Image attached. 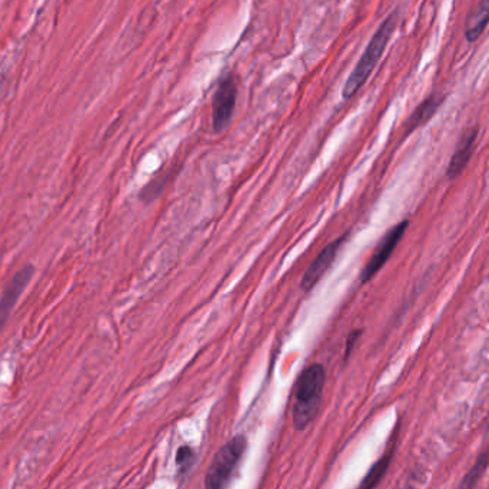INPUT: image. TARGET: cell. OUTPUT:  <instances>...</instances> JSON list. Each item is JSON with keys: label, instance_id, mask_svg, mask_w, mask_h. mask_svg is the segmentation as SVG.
<instances>
[{"label": "cell", "instance_id": "7", "mask_svg": "<svg viewBox=\"0 0 489 489\" xmlns=\"http://www.w3.org/2000/svg\"><path fill=\"white\" fill-rule=\"evenodd\" d=\"M345 238L346 236H341V238L332 241L331 244H326L325 248L319 252V255L314 259L309 268L306 269L305 275L302 276L301 288L304 291L311 292L312 289L318 285L321 279L331 268L332 264L335 262L342 242Z\"/></svg>", "mask_w": 489, "mask_h": 489}, {"label": "cell", "instance_id": "3", "mask_svg": "<svg viewBox=\"0 0 489 489\" xmlns=\"http://www.w3.org/2000/svg\"><path fill=\"white\" fill-rule=\"evenodd\" d=\"M246 451V438L236 435L215 454L205 475V489H228Z\"/></svg>", "mask_w": 489, "mask_h": 489}, {"label": "cell", "instance_id": "6", "mask_svg": "<svg viewBox=\"0 0 489 489\" xmlns=\"http://www.w3.org/2000/svg\"><path fill=\"white\" fill-rule=\"evenodd\" d=\"M34 274L35 268L32 265H26L25 268L19 269L15 274L14 278L9 281L4 292H2V295H0V332L11 318L17 301H19L25 289L29 285Z\"/></svg>", "mask_w": 489, "mask_h": 489}, {"label": "cell", "instance_id": "5", "mask_svg": "<svg viewBox=\"0 0 489 489\" xmlns=\"http://www.w3.org/2000/svg\"><path fill=\"white\" fill-rule=\"evenodd\" d=\"M408 226L409 221H403L386 232L383 241L379 242L378 246L374 251L373 256H371L365 268L362 271L361 281L364 284L371 281L384 268V265H385L388 259L393 255L394 251L398 248L399 242L403 241L404 235H405Z\"/></svg>", "mask_w": 489, "mask_h": 489}, {"label": "cell", "instance_id": "11", "mask_svg": "<svg viewBox=\"0 0 489 489\" xmlns=\"http://www.w3.org/2000/svg\"><path fill=\"white\" fill-rule=\"evenodd\" d=\"M443 101V97L433 95V96H429L423 104L419 105L415 111H414V114L409 116L408 132H414L419 126L425 125L435 115V112L438 111Z\"/></svg>", "mask_w": 489, "mask_h": 489}, {"label": "cell", "instance_id": "4", "mask_svg": "<svg viewBox=\"0 0 489 489\" xmlns=\"http://www.w3.org/2000/svg\"><path fill=\"white\" fill-rule=\"evenodd\" d=\"M238 97V85L234 75L222 77L212 101V126L215 132L228 128Z\"/></svg>", "mask_w": 489, "mask_h": 489}, {"label": "cell", "instance_id": "8", "mask_svg": "<svg viewBox=\"0 0 489 489\" xmlns=\"http://www.w3.org/2000/svg\"><path fill=\"white\" fill-rule=\"evenodd\" d=\"M476 138H478V129L473 128L468 129L463 135V138L459 139L455 154H454L453 159L449 162L448 171H446V176L449 179L456 178V176L463 174L464 169L466 168V165L473 158Z\"/></svg>", "mask_w": 489, "mask_h": 489}, {"label": "cell", "instance_id": "2", "mask_svg": "<svg viewBox=\"0 0 489 489\" xmlns=\"http://www.w3.org/2000/svg\"><path fill=\"white\" fill-rule=\"evenodd\" d=\"M398 22L399 12L395 11L389 15L385 21L381 24V26L378 27V31L375 32L373 39L366 46L365 52L362 54L361 59L356 64L355 69L352 71L351 76L348 77V81L344 85L342 97L345 101L355 96L361 91V87L368 82L369 76L373 75L376 65L381 61V57H383L396 26H398Z\"/></svg>", "mask_w": 489, "mask_h": 489}, {"label": "cell", "instance_id": "14", "mask_svg": "<svg viewBox=\"0 0 489 489\" xmlns=\"http://www.w3.org/2000/svg\"><path fill=\"white\" fill-rule=\"evenodd\" d=\"M359 336H361V331L351 332L346 339L345 359L351 356L352 351L355 348L356 342H358Z\"/></svg>", "mask_w": 489, "mask_h": 489}, {"label": "cell", "instance_id": "10", "mask_svg": "<svg viewBox=\"0 0 489 489\" xmlns=\"http://www.w3.org/2000/svg\"><path fill=\"white\" fill-rule=\"evenodd\" d=\"M489 25V0H483L469 15L465 25V37L469 44L478 41Z\"/></svg>", "mask_w": 489, "mask_h": 489}, {"label": "cell", "instance_id": "12", "mask_svg": "<svg viewBox=\"0 0 489 489\" xmlns=\"http://www.w3.org/2000/svg\"><path fill=\"white\" fill-rule=\"evenodd\" d=\"M489 466V444L484 448L483 453L479 454L474 465L469 469L468 474L464 476L463 481L459 484L456 489H474L478 484L481 476L485 474L486 468Z\"/></svg>", "mask_w": 489, "mask_h": 489}, {"label": "cell", "instance_id": "9", "mask_svg": "<svg viewBox=\"0 0 489 489\" xmlns=\"http://www.w3.org/2000/svg\"><path fill=\"white\" fill-rule=\"evenodd\" d=\"M398 431V429H396ZM394 433L393 441L389 444V448L386 449L385 454H384L381 458L374 464L373 468L369 469L368 474H366L365 478L362 479L361 485L358 486V489H375L376 486L381 484L384 476L388 473L389 465L393 463L394 453H395L396 448V434Z\"/></svg>", "mask_w": 489, "mask_h": 489}, {"label": "cell", "instance_id": "13", "mask_svg": "<svg viewBox=\"0 0 489 489\" xmlns=\"http://www.w3.org/2000/svg\"><path fill=\"white\" fill-rule=\"evenodd\" d=\"M195 451L191 446L184 445L178 449L176 453V465H178L179 473L184 474L191 469L195 463Z\"/></svg>", "mask_w": 489, "mask_h": 489}, {"label": "cell", "instance_id": "1", "mask_svg": "<svg viewBox=\"0 0 489 489\" xmlns=\"http://www.w3.org/2000/svg\"><path fill=\"white\" fill-rule=\"evenodd\" d=\"M325 379V368L321 364H312L299 376L295 404L292 408V424L295 431L302 433L315 421L321 408Z\"/></svg>", "mask_w": 489, "mask_h": 489}]
</instances>
